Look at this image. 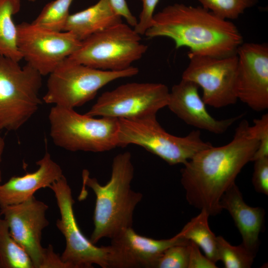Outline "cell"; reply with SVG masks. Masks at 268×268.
Listing matches in <instances>:
<instances>
[{
	"instance_id": "52a82bcc",
	"label": "cell",
	"mask_w": 268,
	"mask_h": 268,
	"mask_svg": "<svg viewBox=\"0 0 268 268\" xmlns=\"http://www.w3.org/2000/svg\"><path fill=\"white\" fill-rule=\"evenodd\" d=\"M42 76L27 64L0 55V130H18L37 111Z\"/></svg>"
},
{
	"instance_id": "ffe728a7",
	"label": "cell",
	"mask_w": 268,
	"mask_h": 268,
	"mask_svg": "<svg viewBox=\"0 0 268 268\" xmlns=\"http://www.w3.org/2000/svg\"><path fill=\"white\" fill-rule=\"evenodd\" d=\"M20 7V0H0V55L17 62L22 57L17 45V26L12 16Z\"/></svg>"
},
{
	"instance_id": "4316f807",
	"label": "cell",
	"mask_w": 268,
	"mask_h": 268,
	"mask_svg": "<svg viewBox=\"0 0 268 268\" xmlns=\"http://www.w3.org/2000/svg\"><path fill=\"white\" fill-rule=\"evenodd\" d=\"M251 129L259 140V146L254 154L252 161L268 157V114L254 120Z\"/></svg>"
},
{
	"instance_id": "603a6c76",
	"label": "cell",
	"mask_w": 268,
	"mask_h": 268,
	"mask_svg": "<svg viewBox=\"0 0 268 268\" xmlns=\"http://www.w3.org/2000/svg\"><path fill=\"white\" fill-rule=\"evenodd\" d=\"M73 0H54L48 2L32 23L49 30L64 31Z\"/></svg>"
},
{
	"instance_id": "d4e9b609",
	"label": "cell",
	"mask_w": 268,
	"mask_h": 268,
	"mask_svg": "<svg viewBox=\"0 0 268 268\" xmlns=\"http://www.w3.org/2000/svg\"><path fill=\"white\" fill-rule=\"evenodd\" d=\"M201 6L216 16L229 20L237 19L255 6L258 0H198Z\"/></svg>"
},
{
	"instance_id": "d6986e66",
	"label": "cell",
	"mask_w": 268,
	"mask_h": 268,
	"mask_svg": "<svg viewBox=\"0 0 268 268\" xmlns=\"http://www.w3.org/2000/svg\"><path fill=\"white\" fill-rule=\"evenodd\" d=\"M110 0H99L88 8L70 14L65 31L73 34L80 41L92 35L122 22Z\"/></svg>"
},
{
	"instance_id": "4fadbf2b",
	"label": "cell",
	"mask_w": 268,
	"mask_h": 268,
	"mask_svg": "<svg viewBox=\"0 0 268 268\" xmlns=\"http://www.w3.org/2000/svg\"><path fill=\"white\" fill-rule=\"evenodd\" d=\"M49 206L34 196L18 204L0 208V214L8 225L11 236L27 253L34 268H43L47 248L41 244L43 230L49 222L46 217Z\"/></svg>"
},
{
	"instance_id": "ba28073f",
	"label": "cell",
	"mask_w": 268,
	"mask_h": 268,
	"mask_svg": "<svg viewBox=\"0 0 268 268\" xmlns=\"http://www.w3.org/2000/svg\"><path fill=\"white\" fill-rule=\"evenodd\" d=\"M140 36L133 27L121 22L81 41L68 58L99 69L124 70L133 66L147 50Z\"/></svg>"
},
{
	"instance_id": "9a60e30c",
	"label": "cell",
	"mask_w": 268,
	"mask_h": 268,
	"mask_svg": "<svg viewBox=\"0 0 268 268\" xmlns=\"http://www.w3.org/2000/svg\"><path fill=\"white\" fill-rule=\"evenodd\" d=\"M109 268H156L158 259L169 247L187 245L189 240L179 232L172 238L155 239L137 234L133 227L111 239Z\"/></svg>"
},
{
	"instance_id": "83f0119b",
	"label": "cell",
	"mask_w": 268,
	"mask_h": 268,
	"mask_svg": "<svg viewBox=\"0 0 268 268\" xmlns=\"http://www.w3.org/2000/svg\"><path fill=\"white\" fill-rule=\"evenodd\" d=\"M254 162L252 183L256 192L268 195V157Z\"/></svg>"
},
{
	"instance_id": "cb8c5ba5",
	"label": "cell",
	"mask_w": 268,
	"mask_h": 268,
	"mask_svg": "<svg viewBox=\"0 0 268 268\" xmlns=\"http://www.w3.org/2000/svg\"><path fill=\"white\" fill-rule=\"evenodd\" d=\"M217 237V253L225 268H250L256 254L249 251L242 244L233 246L223 237Z\"/></svg>"
},
{
	"instance_id": "44dd1931",
	"label": "cell",
	"mask_w": 268,
	"mask_h": 268,
	"mask_svg": "<svg viewBox=\"0 0 268 268\" xmlns=\"http://www.w3.org/2000/svg\"><path fill=\"white\" fill-rule=\"evenodd\" d=\"M208 213L203 209L192 218L179 232L185 239L200 247L205 256L213 263L219 261L217 237L209 228Z\"/></svg>"
},
{
	"instance_id": "4dcf8cb0",
	"label": "cell",
	"mask_w": 268,
	"mask_h": 268,
	"mask_svg": "<svg viewBox=\"0 0 268 268\" xmlns=\"http://www.w3.org/2000/svg\"><path fill=\"white\" fill-rule=\"evenodd\" d=\"M116 12L124 18L128 25L134 28L138 20L131 12L126 0H110Z\"/></svg>"
},
{
	"instance_id": "e575fe53",
	"label": "cell",
	"mask_w": 268,
	"mask_h": 268,
	"mask_svg": "<svg viewBox=\"0 0 268 268\" xmlns=\"http://www.w3.org/2000/svg\"></svg>"
},
{
	"instance_id": "7c38bea8",
	"label": "cell",
	"mask_w": 268,
	"mask_h": 268,
	"mask_svg": "<svg viewBox=\"0 0 268 268\" xmlns=\"http://www.w3.org/2000/svg\"><path fill=\"white\" fill-rule=\"evenodd\" d=\"M17 26L18 50L41 75H49L79 47L81 41L67 31H55L22 22Z\"/></svg>"
},
{
	"instance_id": "484cf974",
	"label": "cell",
	"mask_w": 268,
	"mask_h": 268,
	"mask_svg": "<svg viewBox=\"0 0 268 268\" xmlns=\"http://www.w3.org/2000/svg\"><path fill=\"white\" fill-rule=\"evenodd\" d=\"M188 244L176 245L167 248L158 259L156 268H188Z\"/></svg>"
},
{
	"instance_id": "836d02e7",
	"label": "cell",
	"mask_w": 268,
	"mask_h": 268,
	"mask_svg": "<svg viewBox=\"0 0 268 268\" xmlns=\"http://www.w3.org/2000/svg\"><path fill=\"white\" fill-rule=\"evenodd\" d=\"M28 0L30 2H35L36 1V0Z\"/></svg>"
},
{
	"instance_id": "5b68a950",
	"label": "cell",
	"mask_w": 268,
	"mask_h": 268,
	"mask_svg": "<svg viewBox=\"0 0 268 268\" xmlns=\"http://www.w3.org/2000/svg\"><path fill=\"white\" fill-rule=\"evenodd\" d=\"M138 71L133 66L119 71L101 70L67 58L49 75L47 90L42 99L46 104L74 109L92 100L110 82L133 76Z\"/></svg>"
},
{
	"instance_id": "ac0fdd59",
	"label": "cell",
	"mask_w": 268,
	"mask_h": 268,
	"mask_svg": "<svg viewBox=\"0 0 268 268\" xmlns=\"http://www.w3.org/2000/svg\"><path fill=\"white\" fill-rule=\"evenodd\" d=\"M220 205L222 209L228 211L233 219L241 235V244L256 254L259 245V234L264 223V209L246 204L235 183L223 195Z\"/></svg>"
},
{
	"instance_id": "8fae6325",
	"label": "cell",
	"mask_w": 268,
	"mask_h": 268,
	"mask_svg": "<svg viewBox=\"0 0 268 268\" xmlns=\"http://www.w3.org/2000/svg\"><path fill=\"white\" fill-rule=\"evenodd\" d=\"M189 64L182 78L191 81L202 91L206 105L219 108L235 104L237 100V54L215 57L188 53Z\"/></svg>"
},
{
	"instance_id": "277c9868",
	"label": "cell",
	"mask_w": 268,
	"mask_h": 268,
	"mask_svg": "<svg viewBox=\"0 0 268 268\" xmlns=\"http://www.w3.org/2000/svg\"><path fill=\"white\" fill-rule=\"evenodd\" d=\"M49 120L53 142L67 150L102 152L118 147V119L96 118L54 105Z\"/></svg>"
},
{
	"instance_id": "2e32d148",
	"label": "cell",
	"mask_w": 268,
	"mask_h": 268,
	"mask_svg": "<svg viewBox=\"0 0 268 268\" xmlns=\"http://www.w3.org/2000/svg\"><path fill=\"white\" fill-rule=\"evenodd\" d=\"M199 86L194 82L182 79L169 91L167 107L185 123L214 134L224 133L243 114L228 119L217 120L211 116L200 96Z\"/></svg>"
},
{
	"instance_id": "1f68e13d",
	"label": "cell",
	"mask_w": 268,
	"mask_h": 268,
	"mask_svg": "<svg viewBox=\"0 0 268 268\" xmlns=\"http://www.w3.org/2000/svg\"><path fill=\"white\" fill-rule=\"evenodd\" d=\"M68 268L67 265L62 260L60 256L54 251L53 246L49 245L47 247V254L43 268Z\"/></svg>"
},
{
	"instance_id": "6da1fadb",
	"label": "cell",
	"mask_w": 268,
	"mask_h": 268,
	"mask_svg": "<svg viewBox=\"0 0 268 268\" xmlns=\"http://www.w3.org/2000/svg\"><path fill=\"white\" fill-rule=\"evenodd\" d=\"M259 144L248 122L243 120L229 143L206 148L184 164L181 183L188 202L204 209L209 216L220 214L223 195L235 183L244 166L251 162Z\"/></svg>"
},
{
	"instance_id": "9c48e42d",
	"label": "cell",
	"mask_w": 268,
	"mask_h": 268,
	"mask_svg": "<svg viewBox=\"0 0 268 268\" xmlns=\"http://www.w3.org/2000/svg\"><path fill=\"white\" fill-rule=\"evenodd\" d=\"M169 91L161 83H127L102 93L85 114L128 120L156 116L167 107Z\"/></svg>"
},
{
	"instance_id": "f1b7e54d",
	"label": "cell",
	"mask_w": 268,
	"mask_h": 268,
	"mask_svg": "<svg viewBox=\"0 0 268 268\" xmlns=\"http://www.w3.org/2000/svg\"><path fill=\"white\" fill-rule=\"evenodd\" d=\"M140 0L142 7L137 23L134 29L140 35H143L152 23L154 11L159 0Z\"/></svg>"
},
{
	"instance_id": "7a4b0ae2",
	"label": "cell",
	"mask_w": 268,
	"mask_h": 268,
	"mask_svg": "<svg viewBox=\"0 0 268 268\" xmlns=\"http://www.w3.org/2000/svg\"><path fill=\"white\" fill-rule=\"evenodd\" d=\"M144 35L148 38L166 37L176 49L187 47L189 53L215 57L236 54L243 43L235 24L202 6L175 3L154 14Z\"/></svg>"
},
{
	"instance_id": "8992f818",
	"label": "cell",
	"mask_w": 268,
	"mask_h": 268,
	"mask_svg": "<svg viewBox=\"0 0 268 268\" xmlns=\"http://www.w3.org/2000/svg\"><path fill=\"white\" fill-rule=\"evenodd\" d=\"M118 120V147L140 146L170 165L184 164L200 151L212 145L201 139L199 130L183 137L167 133L156 116Z\"/></svg>"
},
{
	"instance_id": "e0dca14e",
	"label": "cell",
	"mask_w": 268,
	"mask_h": 268,
	"mask_svg": "<svg viewBox=\"0 0 268 268\" xmlns=\"http://www.w3.org/2000/svg\"><path fill=\"white\" fill-rule=\"evenodd\" d=\"M38 169L22 176H13L0 184V208L21 203L34 196L39 189L49 187L64 175L60 166L45 151L36 162Z\"/></svg>"
},
{
	"instance_id": "f546056e",
	"label": "cell",
	"mask_w": 268,
	"mask_h": 268,
	"mask_svg": "<svg viewBox=\"0 0 268 268\" xmlns=\"http://www.w3.org/2000/svg\"><path fill=\"white\" fill-rule=\"evenodd\" d=\"M189 258L188 268H216L215 263L203 255L199 247L190 241L188 244Z\"/></svg>"
},
{
	"instance_id": "7402d4cb",
	"label": "cell",
	"mask_w": 268,
	"mask_h": 268,
	"mask_svg": "<svg viewBox=\"0 0 268 268\" xmlns=\"http://www.w3.org/2000/svg\"><path fill=\"white\" fill-rule=\"evenodd\" d=\"M0 268H34L28 254L11 236L7 223L1 217Z\"/></svg>"
},
{
	"instance_id": "d6a6232c",
	"label": "cell",
	"mask_w": 268,
	"mask_h": 268,
	"mask_svg": "<svg viewBox=\"0 0 268 268\" xmlns=\"http://www.w3.org/2000/svg\"><path fill=\"white\" fill-rule=\"evenodd\" d=\"M4 145L5 144L4 139L2 137L0 133V184L1 183L2 180L1 171L0 169V162L1 161L2 155L4 148Z\"/></svg>"
},
{
	"instance_id": "5bb4252c",
	"label": "cell",
	"mask_w": 268,
	"mask_h": 268,
	"mask_svg": "<svg viewBox=\"0 0 268 268\" xmlns=\"http://www.w3.org/2000/svg\"><path fill=\"white\" fill-rule=\"evenodd\" d=\"M236 94L252 110L268 108V46L242 43L238 48Z\"/></svg>"
},
{
	"instance_id": "30bf717a",
	"label": "cell",
	"mask_w": 268,
	"mask_h": 268,
	"mask_svg": "<svg viewBox=\"0 0 268 268\" xmlns=\"http://www.w3.org/2000/svg\"><path fill=\"white\" fill-rule=\"evenodd\" d=\"M54 193L60 213L56 226L66 240L60 256L68 268H91L96 265L109 268V246H97L81 231L76 222L71 190L63 175L50 187Z\"/></svg>"
},
{
	"instance_id": "3957f363",
	"label": "cell",
	"mask_w": 268,
	"mask_h": 268,
	"mask_svg": "<svg viewBox=\"0 0 268 268\" xmlns=\"http://www.w3.org/2000/svg\"><path fill=\"white\" fill-rule=\"evenodd\" d=\"M134 166L130 152L118 154L112 161L110 179L104 185L82 172L83 186L91 189L96 196L93 214L94 229L90 240L96 244L101 239H112L124 229L133 227L134 211L142 194L132 189Z\"/></svg>"
}]
</instances>
